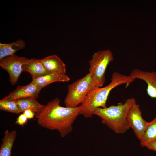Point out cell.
Listing matches in <instances>:
<instances>
[{"label": "cell", "mask_w": 156, "mask_h": 156, "mask_svg": "<svg viewBox=\"0 0 156 156\" xmlns=\"http://www.w3.org/2000/svg\"><path fill=\"white\" fill-rule=\"evenodd\" d=\"M134 80L130 75L114 72L108 85L103 87L94 88L90 91L81 104L82 108L80 115H82L86 118L92 117L96 108L107 107L106 102L109 94L113 88L123 84H125L128 86Z\"/></svg>", "instance_id": "7a4b0ae2"}, {"label": "cell", "mask_w": 156, "mask_h": 156, "mask_svg": "<svg viewBox=\"0 0 156 156\" xmlns=\"http://www.w3.org/2000/svg\"><path fill=\"white\" fill-rule=\"evenodd\" d=\"M146 147L149 150L156 151V139L148 144Z\"/></svg>", "instance_id": "ffe728a7"}, {"label": "cell", "mask_w": 156, "mask_h": 156, "mask_svg": "<svg viewBox=\"0 0 156 156\" xmlns=\"http://www.w3.org/2000/svg\"><path fill=\"white\" fill-rule=\"evenodd\" d=\"M23 71L29 73L32 78L48 73L41 62L40 59L31 58L23 66Z\"/></svg>", "instance_id": "7c38bea8"}, {"label": "cell", "mask_w": 156, "mask_h": 156, "mask_svg": "<svg viewBox=\"0 0 156 156\" xmlns=\"http://www.w3.org/2000/svg\"><path fill=\"white\" fill-rule=\"evenodd\" d=\"M25 42L20 39L9 43H0V60L9 55L14 54L18 51L25 48Z\"/></svg>", "instance_id": "9a60e30c"}, {"label": "cell", "mask_w": 156, "mask_h": 156, "mask_svg": "<svg viewBox=\"0 0 156 156\" xmlns=\"http://www.w3.org/2000/svg\"><path fill=\"white\" fill-rule=\"evenodd\" d=\"M0 109L11 113L19 114L20 112L15 100H0Z\"/></svg>", "instance_id": "e0dca14e"}, {"label": "cell", "mask_w": 156, "mask_h": 156, "mask_svg": "<svg viewBox=\"0 0 156 156\" xmlns=\"http://www.w3.org/2000/svg\"><path fill=\"white\" fill-rule=\"evenodd\" d=\"M60 102L57 98L49 101L35 116L40 125L51 131L57 130L64 138L72 131L73 125L80 115L82 105L74 108L64 107L60 105Z\"/></svg>", "instance_id": "6da1fadb"}, {"label": "cell", "mask_w": 156, "mask_h": 156, "mask_svg": "<svg viewBox=\"0 0 156 156\" xmlns=\"http://www.w3.org/2000/svg\"><path fill=\"white\" fill-rule=\"evenodd\" d=\"M29 59L13 54L6 56L0 60V66L9 75L11 84L14 85L18 82L23 65Z\"/></svg>", "instance_id": "8992f818"}, {"label": "cell", "mask_w": 156, "mask_h": 156, "mask_svg": "<svg viewBox=\"0 0 156 156\" xmlns=\"http://www.w3.org/2000/svg\"><path fill=\"white\" fill-rule=\"evenodd\" d=\"M133 98L127 99L124 103H118L105 108L98 107L93 115L99 117L101 122L116 133H124L130 127L127 120V115L132 105L136 102Z\"/></svg>", "instance_id": "3957f363"}, {"label": "cell", "mask_w": 156, "mask_h": 156, "mask_svg": "<svg viewBox=\"0 0 156 156\" xmlns=\"http://www.w3.org/2000/svg\"><path fill=\"white\" fill-rule=\"evenodd\" d=\"M17 135L16 130H7L2 139L0 149V156H11V151Z\"/></svg>", "instance_id": "5bb4252c"}, {"label": "cell", "mask_w": 156, "mask_h": 156, "mask_svg": "<svg viewBox=\"0 0 156 156\" xmlns=\"http://www.w3.org/2000/svg\"><path fill=\"white\" fill-rule=\"evenodd\" d=\"M41 89L31 82L25 86H18L14 90L1 99L16 100L29 97L37 98Z\"/></svg>", "instance_id": "ba28073f"}, {"label": "cell", "mask_w": 156, "mask_h": 156, "mask_svg": "<svg viewBox=\"0 0 156 156\" xmlns=\"http://www.w3.org/2000/svg\"><path fill=\"white\" fill-rule=\"evenodd\" d=\"M113 60L112 53L107 49L95 52L89 61V73L92 76L94 88H101L104 84L107 68Z\"/></svg>", "instance_id": "5b68a950"}, {"label": "cell", "mask_w": 156, "mask_h": 156, "mask_svg": "<svg viewBox=\"0 0 156 156\" xmlns=\"http://www.w3.org/2000/svg\"><path fill=\"white\" fill-rule=\"evenodd\" d=\"M128 125L131 128L137 138H141L147 125L148 122L142 117L139 106L135 102L131 107L127 115Z\"/></svg>", "instance_id": "52a82bcc"}, {"label": "cell", "mask_w": 156, "mask_h": 156, "mask_svg": "<svg viewBox=\"0 0 156 156\" xmlns=\"http://www.w3.org/2000/svg\"><path fill=\"white\" fill-rule=\"evenodd\" d=\"M40 60L48 73H66L65 64L56 55L53 54Z\"/></svg>", "instance_id": "8fae6325"}, {"label": "cell", "mask_w": 156, "mask_h": 156, "mask_svg": "<svg viewBox=\"0 0 156 156\" xmlns=\"http://www.w3.org/2000/svg\"><path fill=\"white\" fill-rule=\"evenodd\" d=\"M94 88L90 74L68 86V92L64 100L65 106L74 108L84 101L90 91Z\"/></svg>", "instance_id": "277c9868"}, {"label": "cell", "mask_w": 156, "mask_h": 156, "mask_svg": "<svg viewBox=\"0 0 156 156\" xmlns=\"http://www.w3.org/2000/svg\"><path fill=\"white\" fill-rule=\"evenodd\" d=\"M129 75L135 79H138L145 81L147 84L148 95L151 98H156V72L135 69L131 71Z\"/></svg>", "instance_id": "9c48e42d"}, {"label": "cell", "mask_w": 156, "mask_h": 156, "mask_svg": "<svg viewBox=\"0 0 156 156\" xmlns=\"http://www.w3.org/2000/svg\"><path fill=\"white\" fill-rule=\"evenodd\" d=\"M36 99L34 97L23 98L15 100L21 112L26 110L34 111L35 114L40 112L43 109L45 105L39 103Z\"/></svg>", "instance_id": "4fadbf2b"}, {"label": "cell", "mask_w": 156, "mask_h": 156, "mask_svg": "<svg viewBox=\"0 0 156 156\" xmlns=\"http://www.w3.org/2000/svg\"><path fill=\"white\" fill-rule=\"evenodd\" d=\"M156 139V116L150 122H148L143 134L140 140L142 147Z\"/></svg>", "instance_id": "2e32d148"}, {"label": "cell", "mask_w": 156, "mask_h": 156, "mask_svg": "<svg viewBox=\"0 0 156 156\" xmlns=\"http://www.w3.org/2000/svg\"><path fill=\"white\" fill-rule=\"evenodd\" d=\"M28 119H31L34 118L35 116V112L31 110H26L24 111L23 113Z\"/></svg>", "instance_id": "d6986e66"}, {"label": "cell", "mask_w": 156, "mask_h": 156, "mask_svg": "<svg viewBox=\"0 0 156 156\" xmlns=\"http://www.w3.org/2000/svg\"><path fill=\"white\" fill-rule=\"evenodd\" d=\"M70 80L65 73H47L32 78L31 83L42 88L51 83L57 82H67Z\"/></svg>", "instance_id": "30bf717a"}, {"label": "cell", "mask_w": 156, "mask_h": 156, "mask_svg": "<svg viewBox=\"0 0 156 156\" xmlns=\"http://www.w3.org/2000/svg\"><path fill=\"white\" fill-rule=\"evenodd\" d=\"M28 119L25 114L23 113L18 116L15 122L16 124L23 126L27 123Z\"/></svg>", "instance_id": "ac0fdd59"}]
</instances>
